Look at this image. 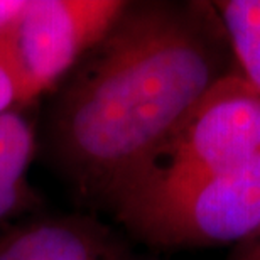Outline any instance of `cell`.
Segmentation results:
<instances>
[{"label": "cell", "instance_id": "ba28073f", "mask_svg": "<svg viewBox=\"0 0 260 260\" xmlns=\"http://www.w3.org/2000/svg\"><path fill=\"white\" fill-rule=\"evenodd\" d=\"M20 102V81L12 58H10L4 41L0 39V113Z\"/></svg>", "mask_w": 260, "mask_h": 260}, {"label": "cell", "instance_id": "30bf717a", "mask_svg": "<svg viewBox=\"0 0 260 260\" xmlns=\"http://www.w3.org/2000/svg\"><path fill=\"white\" fill-rule=\"evenodd\" d=\"M233 260H260V225L247 240L242 242V250Z\"/></svg>", "mask_w": 260, "mask_h": 260}, {"label": "cell", "instance_id": "7a4b0ae2", "mask_svg": "<svg viewBox=\"0 0 260 260\" xmlns=\"http://www.w3.org/2000/svg\"><path fill=\"white\" fill-rule=\"evenodd\" d=\"M115 201L123 223L150 242H243L260 225V159L225 174L145 179Z\"/></svg>", "mask_w": 260, "mask_h": 260}, {"label": "cell", "instance_id": "3957f363", "mask_svg": "<svg viewBox=\"0 0 260 260\" xmlns=\"http://www.w3.org/2000/svg\"><path fill=\"white\" fill-rule=\"evenodd\" d=\"M257 159L260 93L240 73H223L127 188L145 179L225 174Z\"/></svg>", "mask_w": 260, "mask_h": 260}, {"label": "cell", "instance_id": "6da1fadb", "mask_svg": "<svg viewBox=\"0 0 260 260\" xmlns=\"http://www.w3.org/2000/svg\"><path fill=\"white\" fill-rule=\"evenodd\" d=\"M64 96L58 142L81 183L115 198L220 78L200 19L128 7Z\"/></svg>", "mask_w": 260, "mask_h": 260}, {"label": "cell", "instance_id": "5b68a950", "mask_svg": "<svg viewBox=\"0 0 260 260\" xmlns=\"http://www.w3.org/2000/svg\"><path fill=\"white\" fill-rule=\"evenodd\" d=\"M0 260H120L91 233L68 225H41L10 240Z\"/></svg>", "mask_w": 260, "mask_h": 260}, {"label": "cell", "instance_id": "8992f818", "mask_svg": "<svg viewBox=\"0 0 260 260\" xmlns=\"http://www.w3.org/2000/svg\"><path fill=\"white\" fill-rule=\"evenodd\" d=\"M32 147L29 123L15 112L0 113V218L17 205Z\"/></svg>", "mask_w": 260, "mask_h": 260}, {"label": "cell", "instance_id": "277c9868", "mask_svg": "<svg viewBox=\"0 0 260 260\" xmlns=\"http://www.w3.org/2000/svg\"><path fill=\"white\" fill-rule=\"evenodd\" d=\"M127 10L118 0H27L2 38L20 81V102L49 88Z\"/></svg>", "mask_w": 260, "mask_h": 260}, {"label": "cell", "instance_id": "9c48e42d", "mask_svg": "<svg viewBox=\"0 0 260 260\" xmlns=\"http://www.w3.org/2000/svg\"><path fill=\"white\" fill-rule=\"evenodd\" d=\"M27 0H0V38L12 27Z\"/></svg>", "mask_w": 260, "mask_h": 260}, {"label": "cell", "instance_id": "52a82bcc", "mask_svg": "<svg viewBox=\"0 0 260 260\" xmlns=\"http://www.w3.org/2000/svg\"><path fill=\"white\" fill-rule=\"evenodd\" d=\"M242 71L260 93V0H223L215 4Z\"/></svg>", "mask_w": 260, "mask_h": 260}]
</instances>
